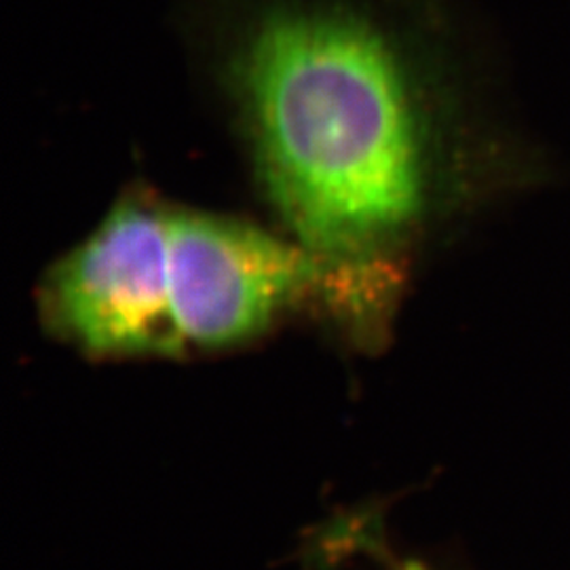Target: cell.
<instances>
[{
  "mask_svg": "<svg viewBox=\"0 0 570 570\" xmlns=\"http://www.w3.org/2000/svg\"><path fill=\"white\" fill-rule=\"evenodd\" d=\"M167 294L186 355L247 345L296 315L360 346L387 343L397 292L332 265L289 235L169 205Z\"/></svg>",
  "mask_w": 570,
  "mask_h": 570,
  "instance_id": "2",
  "label": "cell"
},
{
  "mask_svg": "<svg viewBox=\"0 0 570 570\" xmlns=\"http://www.w3.org/2000/svg\"><path fill=\"white\" fill-rule=\"evenodd\" d=\"M421 4L174 0L287 235L395 292L452 180Z\"/></svg>",
  "mask_w": 570,
  "mask_h": 570,
  "instance_id": "1",
  "label": "cell"
},
{
  "mask_svg": "<svg viewBox=\"0 0 570 570\" xmlns=\"http://www.w3.org/2000/svg\"><path fill=\"white\" fill-rule=\"evenodd\" d=\"M400 570H428L425 567H421V564H414V562H407V564H404L402 569Z\"/></svg>",
  "mask_w": 570,
  "mask_h": 570,
  "instance_id": "4",
  "label": "cell"
},
{
  "mask_svg": "<svg viewBox=\"0 0 570 570\" xmlns=\"http://www.w3.org/2000/svg\"><path fill=\"white\" fill-rule=\"evenodd\" d=\"M167 209L131 190L49 266L37 294L45 327L98 360H180L167 294Z\"/></svg>",
  "mask_w": 570,
  "mask_h": 570,
  "instance_id": "3",
  "label": "cell"
}]
</instances>
